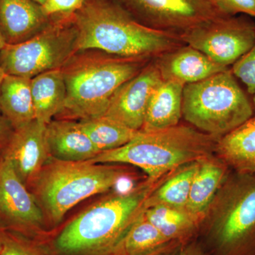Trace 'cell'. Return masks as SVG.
Listing matches in <instances>:
<instances>
[{
  "label": "cell",
  "mask_w": 255,
  "mask_h": 255,
  "mask_svg": "<svg viewBox=\"0 0 255 255\" xmlns=\"http://www.w3.org/2000/svg\"><path fill=\"white\" fill-rule=\"evenodd\" d=\"M73 18L77 52L97 50L117 56L154 58L185 44L178 35L137 22L115 0H85Z\"/></svg>",
  "instance_id": "obj_1"
},
{
  "label": "cell",
  "mask_w": 255,
  "mask_h": 255,
  "mask_svg": "<svg viewBox=\"0 0 255 255\" xmlns=\"http://www.w3.org/2000/svg\"><path fill=\"white\" fill-rule=\"evenodd\" d=\"M152 59L117 56L97 50L76 52L60 68L66 99L59 115L80 120L103 117L116 91Z\"/></svg>",
  "instance_id": "obj_2"
},
{
  "label": "cell",
  "mask_w": 255,
  "mask_h": 255,
  "mask_svg": "<svg viewBox=\"0 0 255 255\" xmlns=\"http://www.w3.org/2000/svg\"><path fill=\"white\" fill-rule=\"evenodd\" d=\"M163 178V177H162ZM108 196L84 211L53 242L56 255H107L143 214L145 202L162 179Z\"/></svg>",
  "instance_id": "obj_3"
},
{
  "label": "cell",
  "mask_w": 255,
  "mask_h": 255,
  "mask_svg": "<svg viewBox=\"0 0 255 255\" xmlns=\"http://www.w3.org/2000/svg\"><path fill=\"white\" fill-rule=\"evenodd\" d=\"M219 139L181 124L155 132L140 130L126 145L101 152L89 162L131 164L156 182L181 166L214 154Z\"/></svg>",
  "instance_id": "obj_4"
},
{
  "label": "cell",
  "mask_w": 255,
  "mask_h": 255,
  "mask_svg": "<svg viewBox=\"0 0 255 255\" xmlns=\"http://www.w3.org/2000/svg\"><path fill=\"white\" fill-rule=\"evenodd\" d=\"M124 170L112 164L52 158L32 181L33 194L48 221L57 226L79 203L115 187Z\"/></svg>",
  "instance_id": "obj_5"
},
{
  "label": "cell",
  "mask_w": 255,
  "mask_h": 255,
  "mask_svg": "<svg viewBox=\"0 0 255 255\" xmlns=\"http://www.w3.org/2000/svg\"><path fill=\"white\" fill-rule=\"evenodd\" d=\"M254 110L231 68L184 87L183 118L212 136L227 135L253 117Z\"/></svg>",
  "instance_id": "obj_6"
},
{
  "label": "cell",
  "mask_w": 255,
  "mask_h": 255,
  "mask_svg": "<svg viewBox=\"0 0 255 255\" xmlns=\"http://www.w3.org/2000/svg\"><path fill=\"white\" fill-rule=\"evenodd\" d=\"M209 214L210 241L216 255H255V173L229 176Z\"/></svg>",
  "instance_id": "obj_7"
},
{
  "label": "cell",
  "mask_w": 255,
  "mask_h": 255,
  "mask_svg": "<svg viewBox=\"0 0 255 255\" xmlns=\"http://www.w3.org/2000/svg\"><path fill=\"white\" fill-rule=\"evenodd\" d=\"M77 41L73 13L51 16L46 27L30 39L6 44L0 51V66L6 75L32 79L61 68L76 53Z\"/></svg>",
  "instance_id": "obj_8"
},
{
  "label": "cell",
  "mask_w": 255,
  "mask_h": 255,
  "mask_svg": "<svg viewBox=\"0 0 255 255\" xmlns=\"http://www.w3.org/2000/svg\"><path fill=\"white\" fill-rule=\"evenodd\" d=\"M144 26L180 36L223 17L215 0H115Z\"/></svg>",
  "instance_id": "obj_9"
},
{
  "label": "cell",
  "mask_w": 255,
  "mask_h": 255,
  "mask_svg": "<svg viewBox=\"0 0 255 255\" xmlns=\"http://www.w3.org/2000/svg\"><path fill=\"white\" fill-rule=\"evenodd\" d=\"M181 39L222 66L230 68L255 42V22L247 15L223 16L183 33Z\"/></svg>",
  "instance_id": "obj_10"
},
{
  "label": "cell",
  "mask_w": 255,
  "mask_h": 255,
  "mask_svg": "<svg viewBox=\"0 0 255 255\" xmlns=\"http://www.w3.org/2000/svg\"><path fill=\"white\" fill-rule=\"evenodd\" d=\"M45 215L34 195L28 191L9 161L0 159V220L6 231L38 232Z\"/></svg>",
  "instance_id": "obj_11"
},
{
  "label": "cell",
  "mask_w": 255,
  "mask_h": 255,
  "mask_svg": "<svg viewBox=\"0 0 255 255\" xmlns=\"http://www.w3.org/2000/svg\"><path fill=\"white\" fill-rule=\"evenodd\" d=\"M162 81L153 58L140 73L116 91L105 116L140 131L151 97Z\"/></svg>",
  "instance_id": "obj_12"
},
{
  "label": "cell",
  "mask_w": 255,
  "mask_h": 255,
  "mask_svg": "<svg viewBox=\"0 0 255 255\" xmlns=\"http://www.w3.org/2000/svg\"><path fill=\"white\" fill-rule=\"evenodd\" d=\"M46 128V125L34 120L14 129L3 149L1 157L9 161L26 186L50 158Z\"/></svg>",
  "instance_id": "obj_13"
},
{
  "label": "cell",
  "mask_w": 255,
  "mask_h": 255,
  "mask_svg": "<svg viewBox=\"0 0 255 255\" xmlns=\"http://www.w3.org/2000/svg\"><path fill=\"white\" fill-rule=\"evenodd\" d=\"M163 80H173L183 85L196 83L231 68L210 59L207 55L187 44L155 58Z\"/></svg>",
  "instance_id": "obj_14"
},
{
  "label": "cell",
  "mask_w": 255,
  "mask_h": 255,
  "mask_svg": "<svg viewBox=\"0 0 255 255\" xmlns=\"http://www.w3.org/2000/svg\"><path fill=\"white\" fill-rule=\"evenodd\" d=\"M50 20L41 5L31 0H0V32L6 44L30 39Z\"/></svg>",
  "instance_id": "obj_15"
},
{
  "label": "cell",
  "mask_w": 255,
  "mask_h": 255,
  "mask_svg": "<svg viewBox=\"0 0 255 255\" xmlns=\"http://www.w3.org/2000/svg\"><path fill=\"white\" fill-rule=\"evenodd\" d=\"M46 135L52 158L65 162H84L100 154L80 122L73 119H53L46 125Z\"/></svg>",
  "instance_id": "obj_16"
},
{
  "label": "cell",
  "mask_w": 255,
  "mask_h": 255,
  "mask_svg": "<svg viewBox=\"0 0 255 255\" xmlns=\"http://www.w3.org/2000/svg\"><path fill=\"white\" fill-rule=\"evenodd\" d=\"M228 166L214 154L198 159L186 210L204 221L221 187L229 177Z\"/></svg>",
  "instance_id": "obj_17"
},
{
  "label": "cell",
  "mask_w": 255,
  "mask_h": 255,
  "mask_svg": "<svg viewBox=\"0 0 255 255\" xmlns=\"http://www.w3.org/2000/svg\"><path fill=\"white\" fill-rule=\"evenodd\" d=\"M185 85L163 80L152 94L141 131H158L177 127L182 117V97Z\"/></svg>",
  "instance_id": "obj_18"
},
{
  "label": "cell",
  "mask_w": 255,
  "mask_h": 255,
  "mask_svg": "<svg viewBox=\"0 0 255 255\" xmlns=\"http://www.w3.org/2000/svg\"><path fill=\"white\" fill-rule=\"evenodd\" d=\"M215 153L236 173H255V117L221 137Z\"/></svg>",
  "instance_id": "obj_19"
},
{
  "label": "cell",
  "mask_w": 255,
  "mask_h": 255,
  "mask_svg": "<svg viewBox=\"0 0 255 255\" xmlns=\"http://www.w3.org/2000/svg\"><path fill=\"white\" fill-rule=\"evenodd\" d=\"M35 118L47 125L63 110L66 86L61 69L50 70L31 79Z\"/></svg>",
  "instance_id": "obj_20"
},
{
  "label": "cell",
  "mask_w": 255,
  "mask_h": 255,
  "mask_svg": "<svg viewBox=\"0 0 255 255\" xmlns=\"http://www.w3.org/2000/svg\"><path fill=\"white\" fill-rule=\"evenodd\" d=\"M0 113L14 129L36 120L31 79L5 75L0 89Z\"/></svg>",
  "instance_id": "obj_21"
},
{
  "label": "cell",
  "mask_w": 255,
  "mask_h": 255,
  "mask_svg": "<svg viewBox=\"0 0 255 255\" xmlns=\"http://www.w3.org/2000/svg\"><path fill=\"white\" fill-rule=\"evenodd\" d=\"M181 243L166 238L142 214L107 255H152Z\"/></svg>",
  "instance_id": "obj_22"
},
{
  "label": "cell",
  "mask_w": 255,
  "mask_h": 255,
  "mask_svg": "<svg viewBox=\"0 0 255 255\" xmlns=\"http://www.w3.org/2000/svg\"><path fill=\"white\" fill-rule=\"evenodd\" d=\"M197 161L181 166L162 178L145 202V209L166 206L186 209Z\"/></svg>",
  "instance_id": "obj_23"
},
{
  "label": "cell",
  "mask_w": 255,
  "mask_h": 255,
  "mask_svg": "<svg viewBox=\"0 0 255 255\" xmlns=\"http://www.w3.org/2000/svg\"><path fill=\"white\" fill-rule=\"evenodd\" d=\"M143 215L166 238L184 243L194 234L201 223L187 210L169 206H152L146 209Z\"/></svg>",
  "instance_id": "obj_24"
},
{
  "label": "cell",
  "mask_w": 255,
  "mask_h": 255,
  "mask_svg": "<svg viewBox=\"0 0 255 255\" xmlns=\"http://www.w3.org/2000/svg\"><path fill=\"white\" fill-rule=\"evenodd\" d=\"M79 122L99 153L126 145L140 131L132 130L106 116L83 119Z\"/></svg>",
  "instance_id": "obj_25"
},
{
  "label": "cell",
  "mask_w": 255,
  "mask_h": 255,
  "mask_svg": "<svg viewBox=\"0 0 255 255\" xmlns=\"http://www.w3.org/2000/svg\"><path fill=\"white\" fill-rule=\"evenodd\" d=\"M0 255H50L48 252L21 233L0 231Z\"/></svg>",
  "instance_id": "obj_26"
},
{
  "label": "cell",
  "mask_w": 255,
  "mask_h": 255,
  "mask_svg": "<svg viewBox=\"0 0 255 255\" xmlns=\"http://www.w3.org/2000/svg\"><path fill=\"white\" fill-rule=\"evenodd\" d=\"M236 79L241 80L249 95H255V42L253 46L231 68Z\"/></svg>",
  "instance_id": "obj_27"
},
{
  "label": "cell",
  "mask_w": 255,
  "mask_h": 255,
  "mask_svg": "<svg viewBox=\"0 0 255 255\" xmlns=\"http://www.w3.org/2000/svg\"><path fill=\"white\" fill-rule=\"evenodd\" d=\"M218 8L226 16L244 14L255 17V0H215Z\"/></svg>",
  "instance_id": "obj_28"
},
{
  "label": "cell",
  "mask_w": 255,
  "mask_h": 255,
  "mask_svg": "<svg viewBox=\"0 0 255 255\" xmlns=\"http://www.w3.org/2000/svg\"><path fill=\"white\" fill-rule=\"evenodd\" d=\"M85 1V0H46L41 6L45 14L51 17L75 12L82 7Z\"/></svg>",
  "instance_id": "obj_29"
},
{
  "label": "cell",
  "mask_w": 255,
  "mask_h": 255,
  "mask_svg": "<svg viewBox=\"0 0 255 255\" xmlns=\"http://www.w3.org/2000/svg\"><path fill=\"white\" fill-rule=\"evenodd\" d=\"M14 130L9 122L0 113V150L4 148Z\"/></svg>",
  "instance_id": "obj_30"
},
{
  "label": "cell",
  "mask_w": 255,
  "mask_h": 255,
  "mask_svg": "<svg viewBox=\"0 0 255 255\" xmlns=\"http://www.w3.org/2000/svg\"><path fill=\"white\" fill-rule=\"evenodd\" d=\"M177 255H208L200 245L196 243H185Z\"/></svg>",
  "instance_id": "obj_31"
},
{
  "label": "cell",
  "mask_w": 255,
  "mask_h": 255,
  "mask_svg": "<svg viewBox=\"0 0 255 255\" xmlns=\"http://www.w3.org/2000/svg\"><path fill=\"white\" fill-rule=\"evenodd\" d=\"M184 244H185V243L176 245V246L170 247V248H167V249L164 250V251L159 252V253L152 255H177L179 251H180L181 248H182Z\"/></svg>",
  "instance_id": "obj_32"
},
{
  "label": "cell",
  "mask_w": 255,
  "mask_h": 255,
  "mask_svg": "<svg viewBox=\"0 0 255 255\" xmlns=\"http://www.w3.org/2000/svg\"><path fill=\"white\" fill-rule=\"evenodd\" d=\"M6 74L4 73V70H2V68L0 66V89H1V83H2L3 80H4L5 75Z\"/></svg>",
  "instance_id": "obj_33"
},
{
  "label": "cell",
  "mask_w": 255,
  "mask_h": 255,
  "mask_svg": "<svg viewBox=\"0 0 255 255\" xmlns=\"http://www.w3.org/2000/svg\"><path fill=\"white\" fill-rule=\"evenodd\" d=\"M6 42H5L2 35H1V32H0V51H1V50H2V48L6 46Z\"/></svg>",
  "instance_id": "obj_34"
},
{
  "label": "cell",
  "mask_w": 255,
  "mask_h": 255,
  "mask_svg": "<svg viewBox=\"0 0 255 255\" xmlns=\"http://www.w3.org/2000/svg\"><path fill=\"white\" fill-rule=\"evenodd\" d=\"M31 1H34V2L37 3V4H38L39 5H43L44 4L45 1H46V0H31Z\"/></svg>",
  "instance_id": "obj_35"
},
{
  "label": "cell",
  "mask_w": 255,
  "mask_h": 255,
  "mask_svg": "<svg viewBox=\"0 0 255 255\" xmlns=\"http://www.w3.org/2000/svg\"><path fill=\"white\" fill-rule=\"evenodd\" d=\"M253 107H254V109L255 110V95L253 97Z\"/></svg>",
  "instance_id": "obj_36"
}]
</instances>
